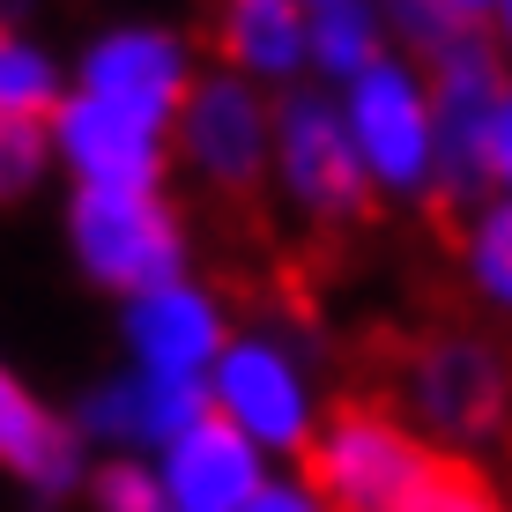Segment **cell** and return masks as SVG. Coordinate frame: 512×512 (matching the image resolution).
Segmentation results:
<instances>
[{"label": "cell", "mask_w": 512, "mask_h": 512, "mask_svg": "<svg viewBox=\"0 0 512 512\" xmlns=\"http://www.w3.org/2000/svg\"><path fill=\"white\" fill-rule=\"evenodd\" d=\"M171 156L193 164V179L216 186V193H253V186H268L275 97H260L253 82H238L231 67L193 75L179 119H171Z\"/></svg>", "instance_id": "7"}, {"label": "cell", "mask_w": 512, "mask_h": 512, "mask_svg": "<svg viewBox=\"0 0 512 512\" xmlns=\"http://www.w3.org/2000/svg\"><path fill=\"white\" fill-rule=\"evenodd\" d=\"M490 45H498V60L512 67V0H498V8H490Z\"/></svg>", "instance_id": "25"}, {"label": "cell", "mask_w": 512, "mask_h": 512, "mask_svg": "<svg viewBox=\"0 0 512 512\" xmlns=\"http://www.w3.org/2000/svg\"><path fill=\"white\" fill-rule=\"evenodd\" d=\"M423 82H431V119H438V193H453V201L483 193L490 201V119H498L512 67L483 30V38L423 60Z\"/></svg>", "instance_id": "9"}, {"label": "cell", "mask_w": 512, "mask_h": 512, "mask_svg": "<svg viewBox=\"0 0 512 512\" xmlns=\"http://www.w3.org/2000/svg\"><path fill=\"white\" fill-rule=\"evenodd\" d=\"M245 512H334V505L312 490V475H268V490H260Z\"/></svg>", "instance_id": "23"}, {"label": "cell", "mask_w": 512, "mask_h": 512, "mask_svg": "<svg viewBox=\"0 0 512 512\" xmlns=\"http://www.w3.org/2000/svg\"><path fill=\"white\" fill-rule=\"evenodd\" d=\"M401 401L423 438L483 446L512 423V364L483 334H431L401 364Z\"/></svg>", "instance_id": "5"}, {"label": "cell", "mask_w": 512, "mask_h": 512, "mask_svg": "<svg viewBox=\"0 0 512 512\" xmlns=\"http://www.w3.org/2000/svg\"><path fill=\"white\" fill-rule=\"evenodd\" d=\"M45 171H52L45 127H30V119H0V201H23Z\"/></svg>", "instance_id": "20"}, {"label": "cell", "mask_w": 512, "mask_h": 512, "mask_svg": "<svg viewBox=\"0 0 512 512\" xmlns=\"http://www.w3.org/2000/svg\"><path fill=\"white\" fill-rule=\"evenodd\" d=\"M60 104H67L60 60H52L38 38H23L15 23H0V119H30V127H45Z\"/></svg>", "instance_id": "17"}, {"label": "cell", "mask_w": 512, "mask_h": 512, "mask_svg": "<svg viewBox=\"0 0 512 512\" xmlns=\"http://www.w3.org/2000/svg\"><path fill=\"white\" fill-rule=\"evenodd\" d=\"M386 52H394V30L372 0H312L305 8V67L320 75V90H349Z\"/></svg>", "instance_id": "16"}, {"label": "cell", "mask_w": 512, "mask_h": 512, "mask_svg": "<svg viewBox=\"0 0 512 512\" xmlns=\"http://www.w3.org/2000/svg\"><path fill=\"white\" fill-rule=\"evenodd\" d=\"M156 483H164V512H245L268 490V453L223 416H201L156 453Z\"/></svg>", "instance_id": "13"}, {"label": "cell", "mask_w": 512, "mask_h": 512, "mask_svg": "<svg viewBox=\"0 0 512 512\" xmlns=\"http://www.w3.org/2000/svg\"><path fill=\"white\" fill-rule=\"evenodd\" d=\"M67 253L97 290H119V305L141 290H164L186 275V223L156 193H75L67 201Z\"/></svg>", "instance_id": "4"}, {"label": "cell", "mask_w": 512, "mask_h": 512, "mask_svg": "<svg viewBox=\"0 0 512 512\" xmlns=\"http://www.w3.org/2000/svg\"><path fill=\"white\" fill-rule=\"evenodd\" d=\"M0 468L45 505L75 498V483H82V431L52 416L15 364H0Z\"/></svg>", "instance_id": "14"}, {"label": "cell", "mask_w": 512, "mask_h": 512, "mask_svg": "<svg viewBox=\"0 0 512 512\" xmlns=\"http://www.w3.org/2000/svg\"><path fill=\"white\" fill-rule=\"evenodd\" d=\"M119 334H127V364L134 372H156V379H186V386H208L216 357L231 349V305H223L208 282H164V290H141L119 305Z\"/></svg>", "instance_id": "10"}, {"label": "cell", "mask_w": 512, "mask_h": 512, "mask_svg": "<svg viewBox=\"0 0 512 512\" xmlns=\"http://www.w3.org/2000/svg\"><path fill=\"white\" fill-rule=\"evenodd\" d=\"M208 416V386L186 379H156V372H112L82 394V438L112 446V461H156L171 438H186L193 423Z\"/></svg>", "instance_id": "12"}, {"label": "cell", "mask_w": 512, "mask_h": 512, "mask_svg": "<svg viewBox=\"0 0 512 512\" xmlns=\"http://www.w3.org/2000/svg\"><path fill=\"white\" fill-rule=\"evenodd\" d=\"M52 164L75 179V193H156L171 164V127L164 119L119 112L104 97L67 90V104L45 119Z\"/></svg>", "instance_id": "8"}, {"label": "cell", "mask_w": 512, "mask_h": 512, "mask_svg": "<svg viewBox=\"0 0 512 512\" xmlns=\"http://www.w3.org/2000/svg\"><path fill=\"white\" fill-rule=\"evenodd\" d=\"M342 104L349 149H357L372 193H394V201H416V193H438V119H431V82L409 52H386L379 67H364L349 90H334Z\"/></svg>", "instance_id": "2"}, {"label": "cell", "mask_w": 512, "mask_h": 512, "mask_svg": "<svg viewBox=\"0 0 512 512\" xmlns=\"http://www.w3.org/2000/svg\"><path fill=\"white\" fill-rule=\"evenodd\" d=\"M75 90L171 127L186 90H193V52H186L179 30H164V23H112V30H97V38L82 45Z\"/></svg>", "instance_id": "11"}, {"label": "cell", "mask_w": 512, "mask_h": 512, "mask_svg": "<svg viewBox=\"0 0 512 512\" xmlns=\"http://www.w3.org/2000/svg\"><path fill=\"white\" fill-rule=\"evenodd\" d=\"M305 468H312V490H320L334 512H401L423 483H431L438 453H431V438H423L409 416L364 409L357 401V409H334L320 423Z\"/></svg>", "instance_id": "3"}, {"label": "cell", "mask_w": 512, "mask_h": 512, "mask_svg": "<svg viewBox=\"0 0 512 512\" xmlns=\"http://www.w3.org/2000/svg\"><path fill=\"white\" fill-rule=\"evenodd\" d=\"M268 186H282V201L312 223H349L372 201L357 149H349L342 104L320 82H297L275 97V156H268Z\"/></svg>", "instance_id": "6"}, {"label": "cell", "mask_w": 512, "mask_h": 512, "mask_svg": "<svg viewBox=\"0 0 512 512\" xmlns=\"http://www.w3.org/2000/svg\"><path fill=\"white\" fill-rule=\"evenodd\" d=\"M461 268H468V290L490 312H512V201L505 193L475 201V216L461 231Z\"/></svg>", "instance_id": "18"}, {"label": "cell", "mask_w": 512, "mask_h": 512, "mask_svg": "<svg viewBox=\"0 0 512 512\" xmlns=\"http://www.w3.org/2000/svg\"><path fill=\"white\" fill-rule=\"evenodd\" d=\"M401 512H512V505H505L475 468H446V461H438V468H431V483H423Z\"/></svg>", "instance_id": "22"}, {"label": "cell", "mask_w": 512, "mask_h": 512, "mask_svg": "<svg viewBox=\"0 0 512 512\" xmlns=\"http://www.w3.org/2000/svg\"><path fill=\"white\" fill-rule=\"evenodd\" d=\"M208 416H223L238 438H253L260 453H312L320 438V379H312L305 349L282 327H238L231 349L208 372Z\"/></svg>", "instance_id": "1"}, {"label": "cell", "mask_w": 512, "mask_h": 512, "mask_svg": "<svg viewBox=\"0 0 512 512\" xmlns=\"http://www.w3.org/2000/svg\"><path fill=\"white\" fill-rule=\"evenodd\" d=\"M490 193L512 201V82L498 97V119H490Z\"/></svg>", "instance_id": "24"}, {"label": "cell", "mask_w": 512, "mask_h": 512, "mask_svg": "<svg viewBox=\"0 0 512 512\" xmlns=\"http://www.w3.org/2000/svg\"><path fill=\"white\" fill-rule=\"evenodd\" d=\"M386 30H394L401 45H409V60H438V52L468 45L490 30V8H475V0H401V8H386Z\"/></svg>", "instance_id": "19"}, {"label": "cell", "mask_w": 512, "mask_h": 512, "mask_svg": "<svg viewBox=\"0 0 512 512\" xmlns=\"http://www.w3.org/2000/svg\"><path fill=\"white\" fill-rule=\"evenodd\" d=\"M216 45H223V67L253 90H282L305 75V8L290 0H231L216 23Z\"/></svg>", "instance_id": "15"}, {"label": "cell", "mask_w": 512, "mask_h": 512, "mask_svg": "<svg viewBox=\"0 0 512 512\" xmlns=\"http://www.w3.org/2000/svg\"><path fill=\"white\" fill-rule=\"evenodd\" d=\"M90 505H97V512H164L156 461H104V468L90 475Z\"/></svg>", "instance_id": "21"}]
</instances>
